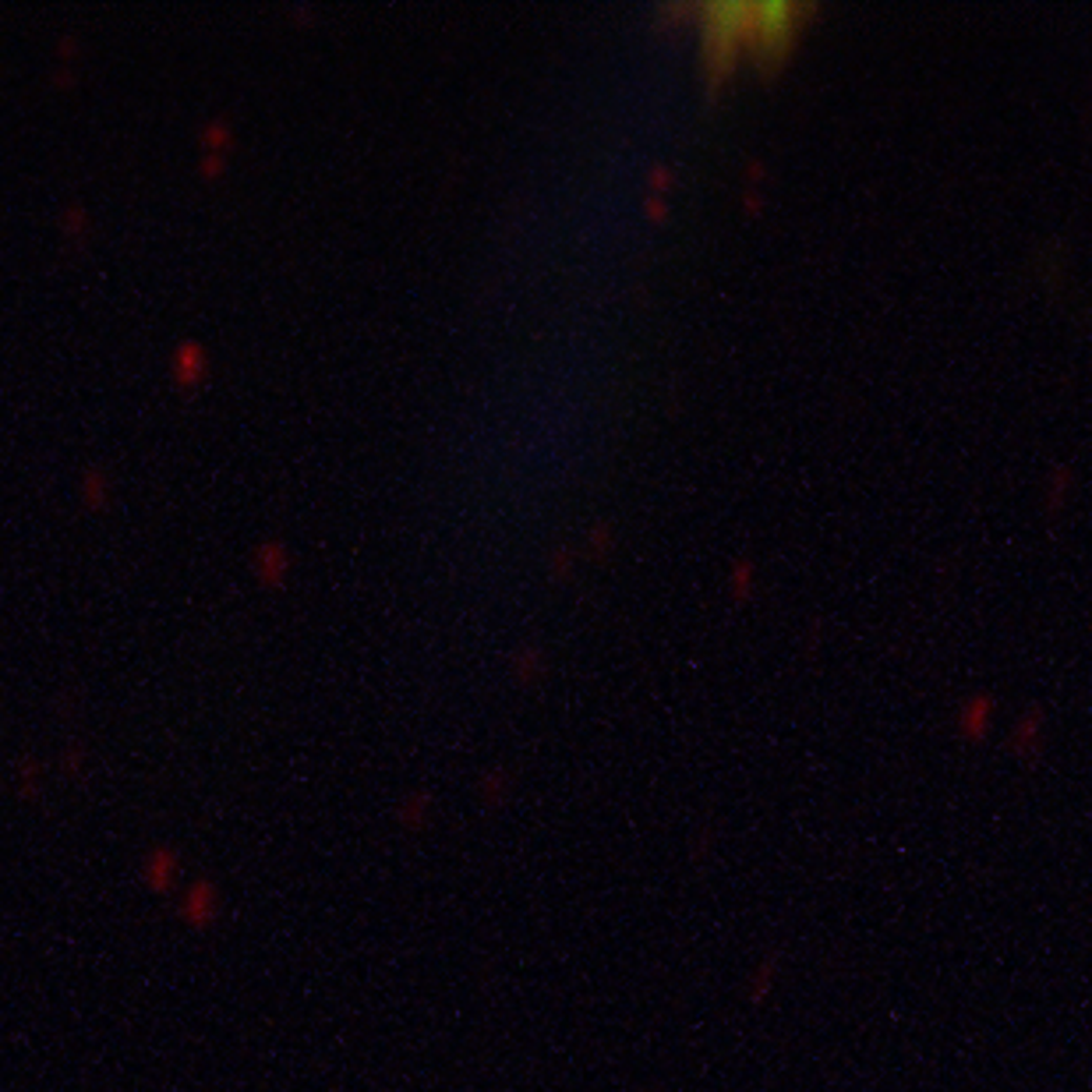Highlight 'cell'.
Returning <instances> with one entry per match:
<instances>
[{"label":"cell","mask_w":1092,"mask_h":1092,"mask_svg":"<svg viewBox=\"0 0 1092 1092\" xmlns=\"http://www.w3.org/2000/svg\"><path fill=\"white\" fill-rule=\"evenodd\" d=\"M177 916H181V923L191 926V930H206V926H212L219 916V887L212 884L209 877L191 881L177 902Z\"/></svg>","instance_id":"obj_1"},{"label":"cell","mask_w":1092,"mask_h":1092,"mask_svg":"<svg viewBox=\"0 0 1092 1092\" xmlns=\"http://www.w3.org/2000/svg\"><path fill=\"white\" fill-rule=\"evenodd\" d=\"M181 877V856L167 845H156L149 856L142 859V884L149 887L152 895H167L173 891Z\"/></svg>","instance_id":"obj_2"}]
</instances>
